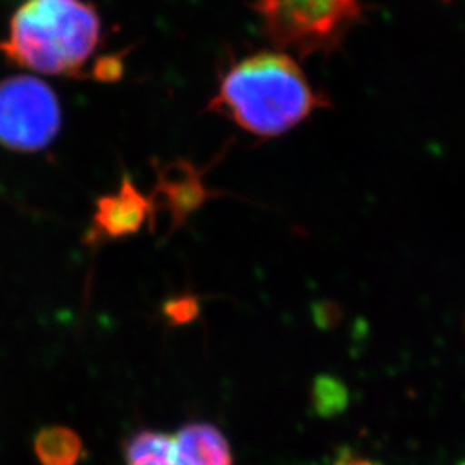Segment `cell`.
<instances>
[{
	"mask_svg": "<svg viewBox=\"0 0 465 465\" xmlns=\"http://www.w3.org/2000/svg\"><path fill=\"white\" fill-rule=\"evenodd\" d=\"M155 203L143 195L126 176L116 193L105 195L97 202L92 232L97 238H123L140 232L142 226L153 217Z\"/></svg>",
	"mask_w": 465,
	"mask_h": 465,
	"instance_id": "obj_6",
	"label": "cell"
},
{
	"mask_svg": "<svg viewBox=\"0 0 465 465\" xmlns=\"http://www.w3.org/2000/svg\"><path fill=\"white\" fill-rule=\"evenodd\" d=\"M314 409L322 417H331L345 411L349 403V393L343 382L331 376H319L314 382Z\"/></svg>",
	"mask_w": 465,
	"mask_h": 465,
	"instance_id": "obj_10",
	"label": "cell"
},
{
	"mask_svg": "<svg viewBox=\"0 0 465 465\" xmlns=\"http://www.w3.org/2000/svg\"><path fill=\"white\" fill-rule=\"evenodd\" d=\"M336 465H374L372 462H369V460H364V459H359V457H353L351 453L349 451H345V453H341L340 455V459L336 460Z\"/></svg>",
	"mask_w": 465,
	"mask_h": 465,
	"instance_id": "obj_12",
	"label": "cell"
},
{
	"mask_svg": "<svg viewBox=\"0 0 465 465\" xmlns=\"http://www.w3.org/2000/svg\"><path fill=\"white\" fill-rule=\"evenodd\" d=\"M199 314V300L195 297H180L167 302L166 316L173 324H184L193 321Z\"/></svg>",
	"mask_w": 465,
	"mask_h": 465,
	"instance_id": "obj_11",
	"label": "cell"
},
{
	"mask_svg": "<svg viewBox=\"0 0 465 465\" xmlns=\"http://www.w3.org/2000/svg\"><path fill=\"white\" fill-rule=\"evenodd\" d=\"M128 465H178L173 438L164 432L140 431L126 445Z\"/></svg>",
	"mask_w": 465,
	"mask_h": 465,
	"instance_id": "obj_9",
	"label": "cell"
},
{
	"mask_svg": "<svg viewBox=\"0 0 465 465\" xmlns=\"http://www.w3.org/2000/svg\"><path fill=\"white\" fill-rule=\"evenodd\" d=\"M178 465H232V450L214 426L192 422L173 438Z\"/></svg>",
	"mask_w": 465,
	"mask_h": 465,
	"instance_id": "obj_7",
	"label": "cell"
},
{
	"mask_svg": "<svg viewBox=\"0 0 465 465\" xmlns=\"http://www.w3.org/2000/svg\"><path fill=\"white\" fill-rule=\"evenodd\" d=\"M330 104L292 54L257 50L223 67L207 111L266 140L292 132Z\"/></svg>",
	"mask_w": 465,
	"mask_h": 465,
	"instance_id": "obj_1",
	"label": "cell"
},
{
	"mask_svg": "<svg viewBox=\"0 0 465 465\" xmlns=\"http://www.w3.org/2000/svg\"><path fill=\"white\" fill-rule=\"evenodd\" d=\"M274 49L307 59L340 49L364 17L366 0H250Z\"/></svg>",
	"mask_w": 465,
	"mask_h": 465,
	"instance_id": "obj_3",
	"label": "cell"
},
{
	"mask_svg": "<svg viewBox=\"0 0 465 465\" xmlns=\"http://www.w3.org/2000/svg\"><path fill=\"white\" fill-rule=\"evenodd\" d=\"M102 23L84 0H26L11 19L2 55L40 74L80 76L97 52Z\"/></svg>",
	"mask_w": 465,
	"mask_h": 465,
	"instance_id": "obj_2",
	"label": "cell"
},
{
	"mask_svg": "<svg viewBox=\"0 0 465 465\" xmlns=\"http://www.w3.org/2000/svg\"><path fill=\"white\" fill-rule=\"evenodd\" d=\"M35 451L42 465H78L84 457V441L64 426H52L38 432Z\"/></svg>",
	"mask_w": 465,
	"mask_h": 465,
	"instance_id": "obj_8",
	"label": "cell"
},
{
	"mask_svg": "<svg viewBox=\"0 0 465 465\" xmlns=\"http://www.w3.org/2000/svg\"><path fill=\"white\" fill-rule=\"evenodd\" d=\"M205 169H197L188 161H176L159 169L155 199H159L173 221L171 230L183 226L184 221L200 207L221 193L203 182Z\"/></svg>",
	"mask_w": 465,
	"mask_h": 465,
	"instance_id": "obj_5",
	"label": "cell"
},
{
	"mask_svg": "<svg viewBox=\"0 0 465 465\" xmlns=\"http://www.w3.org/2000/svg\"><path fill=\"white\" fill-rule=\"evenodd\" d=\"M63 113L55 92L35 76L0 82V145L16 152H36L54 142Z\"/></svg>",
	"mask_w": 465,
	"mask_h": 465,
	"instance_id": "obj_4",
	"label": "cell"
},
{
	"mask_svg": "<svg viewBox=\"0 0 465 465\" xmlns=\"http://www.w3.org/2000/svg\"><path fill=\"white\" fill-rule=\"evenodd\" d=\"M462 465H465V462H464V464H462Z\"/></svg>",
	"mask_w": 465,
	"mask_h": 465,
	"instance_id": "obj_13",
	"label": "cell"
}]
</instances>
